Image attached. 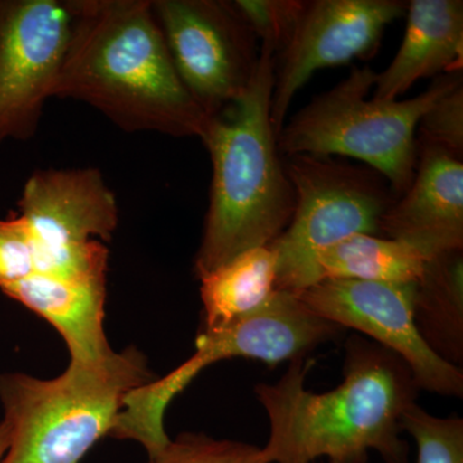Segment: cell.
<instances>
[{
  "label": "cell",
  "instance_id": "cell-6",
  "mask_svg": "<svg viewBox=\"0 0 463 463\" xmlns=\"http://www.w3.org/2000/svg\"><path fill=\"white\" fill-rule=\"evenodd\" d=\"M344 328L310 310L294 292L277 289L257 312L214 331H199L196 352L163 377L132 390L124 399L109 438L141 444L148 457L170 441L164 426L167 407L205 368L225 359H257L268 365L307 356L339 339Z\"/></svg>",
  "mask_w": 463,
  "mask_h": 463
},
{
  "label": "cell",
  "instance_id": "cell-4",
  "mask_svg": "<svg viewBox=\"0 0 463 463\" xmlns=\"http://www.w3.org/2000/svg\"><path fill=\"white\" fill-rule=\"evenodd\" d=\"M152 380L147 358L134 346L93 364L70 361L54 379L0 374L9 428L2 463H80L109 437L125 397Z\"/></svg>",
  "mask_w": 463,
  "mask_h": 463
},
{
  "label": "cell",
  "instance_id": "cell-23",
  "mask_svg": "<svg viewBox=\"0 0 463 463\" xmlns=\"http://www.w3.org/2000/svg\"><path fill=\"white\" fill-rule=\"evenodd\" d=\"M35 239L23 216L0 221V288L36 273Z\"/></svg>",
  "mask_w": 463,
  "mask_h": 463
},
{
  "label": "cell",
  "instance_id": "cell-24",
  "mask_svg": "<svg viewBox=\"0 0 463 463\" xmlns=\"http://www.w3.org/2000/svg\"><path fill=\"white\" fill-rule=\"evenodd\" d=\"M9 446V428L7 422L3 420L0 422V463L5 458V453H7Z\"/></svg>",
  "mask_w": 463,
  "mask_h": 463
},
{
  "label": "cell",
  "instance_id": "cell-15",
  "mask_svg": "<svg viewBox=\"0 0 463 463\" xmlns=\"http://www.w3.org/2000/svg\"><path fill=\"white\" fill-rule=\"evenodd\" d=\"M401 48L377 74L373 99L397 100L421 79L462 71L463 2L412 0Z\"/></svg>",
  "mask_w": 463,
  "mask_h": 463
},
{
  "label": "cell",
  "instance_id": "cell-20",
  "mask_svg": "<svg viewBox=\"0 0 463 463\" xmlns=\"http://www.w3.org/2000/svg\"><path fill=\"white\" fill-rule=\"evenodd\" d=\"M147 463H267L261 448L203 432H183L170 439Z\"/></svg>",
  "mask_w": 463,
  "mask_h": 463
},
{
  "label": "cell",
  "instance_id": "cell-9",
  "mask_svg": "<svg viewBox=\"0 0 463 463\" xmlns=\"http://www.w3.org/2000/svg\"><path fill=\"white\" fill-rule=\"evenodd\" d=\"M71 33L57 0H0V145L35 136Z\"/></svg>",
  "mask_w": 463,
  "mask_h": 463
},
{
  "label": "cell",
  "instance_id": "cell-14",
  "mask_svg": "<svg viewBox=\"0 0 463 463\" xmlns=\"http://www.w3.org/2000/svg\"><path fill=\"white\" fill-rule=\"evenodd\" d=\"M106 283L108 276L60 279L35 273L0 289L50 322L71 361L93 364L114 353L105 332Z\"/></svg>",
  "mask_w": 463,
  "mask_h": 463
},
{
  "label": "cell",
  "instance_id": "cell-7",
  "mask_svg": "<svg viewBox=\"0 0 463 463\" xmlns=\"http://www.w3.org/2000/svg\"><path fill=\"white\" fill-rule=\"evenodd\" d=\"M283 167L294 190V214L269 246L277 255V289L298 294L316 285L321 250L352 234L380 236L381 218L397 199L388 181L368 166L291 155Z\"/></svg>",
  "mask_w": 463,
  "mask_h": 463
},
{
  "label": "cell",
  "instance_id": "cell-19",
  "mask_svg": "<svg viewBox=\"0 0 463 463\" xmlns=\"http://www.w3.org/2000/svg\"><path fill=\"white\" fill-rule=\"evenodd\" d=\"M402 429L416 443V463H463L461 417L434 416L413 403L402 417Z\"/></svg>",
  "mask_w": 463,
  "mask_h": 463
},
{
  "label": "cell",
  "instance_id": "cell-2",
  "mask_svg": "<svg viewBox=\"0 0 463 463\" xmlns=\"http://www.w3.org/2000/svg\"><path fill=\"white\" fill-rule=\"evenodd\" d=\"M71 33L53 97L88 103L125 132L201 139L207 116L176 74L148 0H69Z\"/></svg>",
  "mask_w": 463,
  "mask_h": 463
},
{
  "label": "cell",
  "instance_id": "cell-5",
  "mask_svg": "<svg viewBox=\"0 0 463 463\" xmlns=\"http://www.w3.org/2000/svg\"><path fill=\"white\" fill-rule=\"evenodd\" d=\"M377 72L354 67L345 80L317 97L277 136L279 154L350 157L381 174L395 199L410 187L417 165V127L447 91L462 83V71L439 76L411 99H368Z\"/></svg>",
  "mask_w": 463,
  "mask_h": 463
},
{
  "label": "cell",
  "instance_id": "cell-21",
  "mask_svg": "<svg viewBox=\"0 0 463 463\" xmlns=\"http://www.w3.org/2000/svg\"><path fill=\"white\" fill-rule=\"evenodd\" d=\"M250 32L269 48L281 53L297 29L306 2L301 0H234L231 2Z\"/></svg>",
  "mask_w": 463,
  "mask_h": 463
},
{
  "label": "cell",
  "instance_id": "cell-17",
  "mask_svg": "<svg viewBox=\"0 0 463 463\" xmlns=\"http://www.w3.org/2000/svg\"><path fill=\"white\" fill-rule=\"evenodd\" d=\"M199 279L200 331L219 330L270 300L277 291V255L270 246L246 250Z\"/></svg>",
  "mask_w": 463,
  "mask_h": 463
},
{
  "label": "cell",
  "instance_id": "cell-13",
  "mask_svg": "<svg viewBox=\"0 0 463 463\" xmlns=\"http://www.w3.org/2000/svg\"><path fill=\"white\" fill-rule=\"evenodd\" d=\"M417 149L412 182L381 218L380 236L407 243L426 259L463 250L462 158L431 146Z\"/></svg>",
  "mask_w": 463,
  "mask_h": 463
},
{
  "label": "cell",
  "instance_id": "cell-16",
  "mask_svg": "<svg viewBox=\"0 0 463 463\" xmlns=\"http://www.w3.org/2000/svg\"><path fill=\"white\" fill-rule=\"evenodd\" d=\"M413 318L432 352L447 364L463 367V250L426 260L414 283Z\"/></svg>",
  "mask_w": 463,
  "mask_h": 463
},
{
  "label": "cell",
  "instance_id": "cell-10",
  "mask_svg": "<svg viewBox=\"0 0 463 463\" xmlns=\"http://www.w3.org/2000/svg\"><path fill=\"white\" fill-rule=\"evenodd\" d=\"M414 283L325 279L297 295L316 315L401 356L419 390L462 398V368L439 358L414 325Z\"/></svg>",
  "mask_w": 463,
  "mask_h": 463
},
{
  "label": "cell",
  "instance_id": "cell-12",
  "mask_svg": "<svg viewBox=\"0 0 463 463\" xmlns=\"http://www.w3.org/2000/svg\"><path fill=\"white\" fill-rule=\"evenodd\" d=\"M18 206L38 252L111 240L118 224L114 192L94 167L36 170Z\"/></svg>",
  "mask_w": 463,
  "mask_h": 463
},
{
  "label": "cell",
  "instance_id": "cell-3",
  "mask_svg": "<svg viewBox=\"0 0 463 463\" xmlns=\"http://www.w3.org/2000/svg\"><path fill=\"white\" fill-rule=\"evenodd\" d=\"M274 53L260 47L248 90L207 118L201 141L213 164L209 209L194 270L197 279L246 250L269 246L288 228L295 194L277 146L270 102Z\"/></svg>",
  "mask_w": 463,
  "mask_h": 463
},
{
  "label": "cell",
  "instance_id": "cell-1",
  "mask_svg": "<svg viewBox=\"0 0 463 463\" xmlns=\"http://www.w3.org/2000/svg\"><path fill=\"white\" fill-rule=\"evenodd\" d=\"M315 359H294L281 379L254 392L269 421L267 463H410L402 417L420 390L401 356L356 334L344 346L343 381L326 392L306 389Z\"/></svg>",
  "mask_w": 463,
  "mask_h": 463
},
{
  "label": "cell",
  "instance_id": "cell-18",
  "mask_svg": "<svg viewBox=\"0 0 463 463\" xmlns=\"http://www.w3.org/2000/svg\"><path fill=\"white\" fill-rule=\"evenodd\" d=\"M426 260L421 252L401 241L352 234L316 255V283L325 279L412 283L421 277Z\"/></svg>",
  "mask_w": 463,
  "mask_h": 463
},
{
  "label": "cell",
  "instance_id": "cell-22",
  "mask_svg": "<svg viewBox=\"0 0 463 463\" xmlns=\"http://www.w3.org/2000/svg\"><path fill=\"white\" fill-rule=\"evenodd\" d=\"M417 146L444 149L456 157L463 154V85L459 83L435 100L420 120Z\"/></svg>",
  "mask_w": 463,
  "mask_h": 463
},
{
  "label": "cell",
  "instance_id": "cell-8",
  "mask_svg": "<svg viewBox=\"0 0 463 463\" xmlns=\"http://www.w3.org/2000/svg\"><path fill=\"white\" fill-rule=\"evenodd\" d=\"M176 74L203 114L242 96L258 69V41L231 2L154 0Z\"/></svg>",
  "mask_w": 463,
  "mask_h": 463
},
{
  "label": "cell",
  "instance_id": "cell-11",
  "mask_svg": "<svg viewBox=\"0 0 463 463\" xmlns=\"http://www.w3.org/2000/svg\"><path fill=\"white\" fill-rule=\"evenodd\" d=\"M402 0H315L306 2L297 29L274 56L270 116L277 136L292 100L315 72L373 56L386 27L403 16Z\"/></svg>",
  "mask_w": 463,
  "mask_h": 463
}]
</instances>
